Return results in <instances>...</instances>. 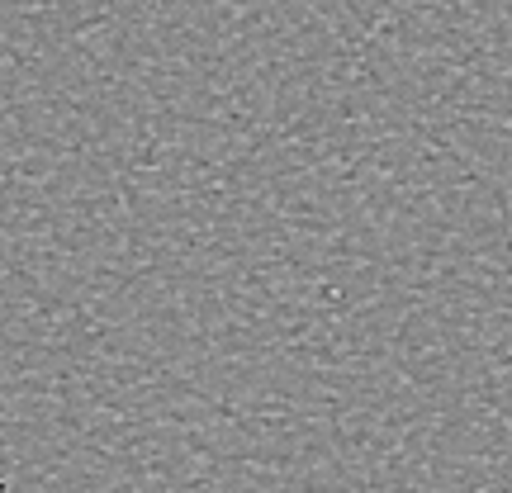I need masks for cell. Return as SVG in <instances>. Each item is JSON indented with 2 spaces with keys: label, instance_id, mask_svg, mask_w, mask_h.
<instances>
[]
</instances>
